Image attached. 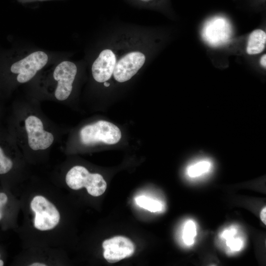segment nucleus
<instances>
[{
    "label": "nucleus",
    "mask_w": 266,
    "mask_h": 266,
    "mask_svg": "<svg viewBox=\"0 0 266 266\" xmlns=\"http://www.w3.org/2000/svg\"><path fill=\"white\" fill-rule=\"evenodd\" d=\"M22 215L16 231L22 248L50 246L66 250L72 237L70 200L50 180L32 174L17 195Z\"/></svg>",
    "instance_id": "obj_1"
},
{
    "label": "nucleus",
    "mask_w": 266,
    "mask_h": 266,
    "mask_svg": "<svg viewBox=\"0 0 266 266\" xmlns=\"http://www.w3.org/2000/svg\"><path fill=\"white\" fill-rule=\"evenodd\" d=\"M4 127L31 166L47 163L53 147L66 133V129L46 116L40 102L32 98L10 105Z\"/></svg>",
    "instance_id": "obj_2"
},
{
    "label": "nucleus",
    "mask_w": 266,
    "mask_h": 266,
    "mask_svg": "<svg viewBox=\"0 0 266 266\" xmlns=\"http://www.w3.org/2000/svg\"><path fill=\"white\" fill-rule=\"evenodd\" d=\"M32 175L31 166L4 126L0 129V179L5 188L17 196Z\"/></svg>",
    "instance_id": "obj_3"
},
{
    "label": "nucleus",
    "mask_w": 266,
    "mask_h": 266,
    "mask_svg": "<svg viewBox=\"0 0 266 266\" xmlns=\"http://www.w3.org/2000/svg\"><path fill=\"white\" fill-rule=\"evenodd\" d=\"M49 180L62 190L74 192L85 190L93 197L102 195L107 187L101 175L91 172L83 165H71L67 159L56 166Z\"/></svg>",
    "instance_id": "obj_4"
},
{
    "label": "nucleus",
    "mask_w": 266,
    "mask_h": 266,
    "mask_svg": "<svg viewBox=\"0 0 266 266\" xmlns=\"http://www.w3.org/2000/svg\"><path fill=\"white\" fill-rule=\"evenodd\" d=\"M68 264L66 250L50 246L22 248L14 262L19 266H64Z\"/></svg>",
    "instance_id": "obj_5"
},
{
    "label": "nucleus",
    "mask_w": 266,
    "mask_h": 266,
    "mask_svg": "<svg viewBox=\"0 0 266 266\" xmlns=\"http://www.w3.org/2000/svg\"><path fill=\"white\" fill-rule=\"evenodd\" d=\"M121 136L117 126L106 121L99 120L82 126L77 133L75 141L80 146L90 147L99 143L116 144Z\"/></svg>",
    "instance_id": "obj_6"
},
{
    "label": "nucleus",
    "mask_w": 266,
    "mask_h": 266,
    "mask_svg": "<svg viewBox=\"0 0 266 266\" xmlns=\"http://www.w3.org/2000/svg\"><path fill=\"white\" fill-rule=\"evenodd\" d=\"M77 72L76 66L72 62L64 61L57 65L52 74L53 80L56 83L55 88L45 100H52L61 104L68 101Z\"/></svg>",
    "instance_id": "obj_7"
},
{
    "label": "nucleus",
    "mask_w": 266,
    "mask_h": 266,
    "mask_svg": "<svg viewBox=\"0 0 266 266\" xmlns=\"http://www.w3.org/2000/svg\"><path fill=\"white\" fill-rule=\"evenodd\" d=\"M47 55L42 51L31 53L25 58L13 63L9 71L14 75L15 81L24 84L31 81L47 64Z\"/></svg>",
    "instance_id": "obj_8"
},
{
    "label": "nucleus",
    "mask_w": 266,
    "mask_h": 266,
    "mask_svg": "<svg viewBox=\"0 0 266 266\" xmlns=\"http://www.w3.org/2000/svg\"><path fill=\"white\" fill-rule=\"evenodd\" d=\"M202 38L209 45L216 47L227 43L232 35V28L224 17L216 16L204 24L202 29Z\"/></svg>",
    "instance_id": "obj_9"
},
{
    "label": "nucleus",
    "mask_w": 266,
    "mask_h": 266,
    "mask_svg": "<svg viewBox=\"0 0 266 266\" xmlns=\"http://www.w3.org/2000/svg\"><path fill=\"white\" fill-rule=\"evenodd\" d=\"M145 61V56L140 52L128 53L116 63L113 73L115 79L119 82L130 80L142 66Z\"/></svg>",
    "instance_id": "obj_10"
},
{
    "label": "nucleus",
    "mask_w": 266,
    "mask_h": 266,
    "mask_svg": "<svg viewBox=\"0 0 266 266\" xmlns=\"http://www.w3.org/2000/svg\"><path fill=\"white\" fill-rule=\"evenodd\" d=\"M102 246L104 250L103 257L110 263L131 257L134 251L133 242L130 239L121 236L104 240Z\"/></svg>",
    "instance_id": "obj_11"
},
{
    "label": "nucleus",
    "mask_w": 266,
    "mask_h": 266,
    "mask_svg": "<svg viewBox=\"0 0 266 266\" xmlns=\"http://www.w3.org/2000/svg\"><path fill=\"white\" fill-rule=\"evenodd\" d=\"M20 211V201L17 196L9 190L0 192V223H5L16 231Z\"/></svg>",
    "instance_id": "obj_12"
},
{
    "label": "nucleus",
    "mask_w": 266,
    "mask_h": 266,
    "mask_svg": "<svg viewBox=\"0 0 266 266\" xmlns=\"http://www.w3.org/2000/svg\"><path fill=\"white\" fill-rule=\"evenodd\" d=\"M116 63L115 54L109 49L102 51L92 66V73L95 81L101 83L111 77Z\"/></svg>",
    "instance_id": "obj_13"
},
{
    "label": "nucleus",
    "mask_w": 266,
    "mask_h": 266,
    "mask_svg": "<svg viewBox=\"0 0 266 266\" xmlns=\"http://www.w3.org/2000/svg\"><path fill=\"white\" fill-rule=\"evenodd\" d=\"M219 237L229 253L239 252L244 246V239L236 227L231 226L225 228L220 233Z\"/></svg>",
    "instance_id": "obj_14"
},
{
    "label": "nucleus",
    "mask_w": 266,
    "mask_h": 266,
    "mask_svg": "<svg viewBox=\"0 0 266 266\" xmlns=\"http://www.w3.org/2000/svg\"><path fill=\"white\" fill-rule=\"evenodd\" d=\"M213 169V163L208 158H202L194 161L186 168L185 174L190 180H197L204 177Z\"/></svg>",
    "instance_id": "obj_15"
},
{
    "label": "nucleus",
    "mask_w": 266,
    "mask_h": 266,
    "mask_svg": "<svg viewBox=\"0 0 266 266\" xmlns=\"http://www.w3.org/2000/svg\"><path fill=\"white\" fill-rule=\"evenodd\" d=\"M266 33L261 29L253 31L249 35L246 46L247 53L256 55L262 52L265 48Z\"/></svg>",
    "instance_id": "obj_16"
},
{
    "label": "nucleus",
    "mask_w": 266,
    "mask_h": 266,
    "mask_svg": "<svg viewBox=\"0 0 266 266\" xmlns=\"http://www.w3.org/2000/svg\"><path fill=\"white\" fill-rule=\"evenodd\" d=\"M181 233V239L186 247H191L195 242L197 235V225L196 222L188 219L183 224Z\"/></svg>",
    "instance_id": "obj_17"
},
{
    "label": "nucleus",
    "mask_w": 266,
    "mask_h": 266,
    "mask_svg": "<svg viewBox=\"0 0 266 266\" xmlns=\"http://www.w3.org/2000/svg\"><path fill=\"white\" fill-rule=\"evenodd\" d=\"M135 201L138 205L150 212H159L163 209V204L159 200L147 197H137Z\"/></svg>",
    "instance_id": "obj_18"
},
{
    "label": "nucleus",
    "mask_w": 266,
    "mask_h": 266,
    "mask_svg": "<svg viewBox=\"0 0 266 266\" xmlns=\"http://www.w3.org/2000/svg\"><path fill=\"white\" fill-rule=\"evenodd\" d=\"M3 98L4 97L0 95V129L4 126V121L7 110Z\"/></svg>",
    "instance_id": "obj_19"
},
{
    "label": "nucleus",
    "mask_w": 266,
    "mask_h": 266,
    "mask_svg": "<svg viewBox=\"0 0 266 266\" xmlns=\"http://www.w3.org/2000/svg\"><path fill=\"white\" fill-rule=\"evenodd\" d=\"M260 218L263 223L266 225V207H264L261 211Z\"/></svg>",
    "instance_id": "obj_20"
},
{
    "label": "nucleus",
    "mask_w": 266,
    "mask_h": 266,
    "mask_svg": "<svg viewBox=\"0 0 266 266\" xmlns=\"http://www.w3.org/2000/svg\"><path fill=\"white\" fill-rule=\"evenodd\" d=\"M260 64L261 66L266 68V55H263L260 59Z\"/></svg>",
    "instance_id": "obj_21"
},
{
    "label": "nucleus",
    "mask_w": 266,
    "mask_h": 266,
    "mask_svg": "<svg viewBox=\"0 0 266 266\" xmlns=\"http://www.w3.org/2000/svg\"><path fill=\"white\" fill-rule=\"evenodd\" d=\"M1 254L0 253V266H3L4 265V260L1 258Z\"/></svg>",
    "instance_id": "obj_22"
},
{
    "label": "nucleus",
    "mask_w": 266,
    "mask_h": 266,
    "mask_svg": "<svg viewBox=\"0 0 266 266\" xmlns=\"http://www.w3.org/2000/svg\"><path fill=\"white\" fill-rule=\"evenodd\" d=\"M104 85L105 87H108L110 85V83L105 81L104 82Z\"/></svg>",
    "instance_id": "obj_23"
},
{
    "label": "nucleus",
    "mask_w": 266,
    "mask_h": 266,
    "mask_svg": "<svg viewBox=\"0 0 266 266\" xmlns=\"http://www.w3.org/2000/svg\"></svg>",
    "instance_id": "obj_24"
}]
</instances>
